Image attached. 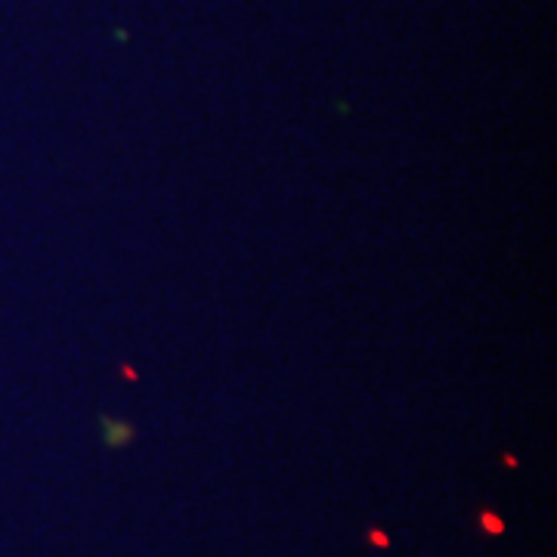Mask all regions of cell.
Wrapping results in <instances>:
<instances>
[{
    "mask_svg": "<svg viewBox=\"0 0 557 557\" xmlns=\"http://www.w3.org/2000/svg\"><path fill=\"white\" fill-rule=\"evenodd\" d=\"M99 424H103V440H105V446H112V449H121V446H127L130 440H134V428H130L127 421H115V418H108V415H103L99 418Z\"/></svg>",
    "mask_w": 557,
    "mask_h": 557,
    "instance_id": "cell-1",
    "label": "cell"
},
{
    "mask_svg": "<svg viewBox=\"0 0 557 557\" xmlns=\"http://www.w3.org/2000/svg\"><path fill=\"white\" fill-rule=\"evenodd\" d=\"M480 520H483V526H486L489 532H495V536L501 532V520H499V517H492L489 511H483V514H480Z\"/></svg>",
    "mask_w": 557,
    "mask_h": 557,
    "instance_id": "cell-2",
    "label": "cell"
},
{
    "mask_svg": "<svg viewBox=\"0 0 557 557\" xmlns=\"http://www.w3.org/2000/svg\"><path fill=\"white\" fill-rule=\"evenodd\" d=\"M369 539H375V545H387V539L381 536V532H369Z\"/></svg>",
    "mask_w": 557,
    "mask_h": 557,
    "instance_id": "cell-3",
    "label": "cell"
}]
</instances>
